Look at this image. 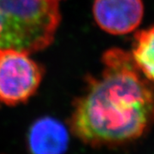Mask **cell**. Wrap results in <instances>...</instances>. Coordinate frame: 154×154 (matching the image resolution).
<instances>
[{"label":"cell","mask_w":154,"mask_h":154,"mask_svg":"<svg viewBox=\"0 0 154 154\" xmlns=\"http://www.w3.org/2000/svg\"><path fill=\"white\" fill-rule=\"evenodd\" d=\"M56 1H57V0H56Z\"/></svg>","instance_id":"52a82bcc"},{"label":"cell","mask_w":154,"mask_h":154,"mask_svg":"<svg viewBox=\"0 0 154 154\" xmlns=\"http://www.w3.org/2000/svg\"><path fill=\"white\" fill-rule=\"evenodd\" d=\"M31 154H63L69 144L65 126L52 117H42L31 126L28 135Z\"/></svg>","instance_id":"5b68a950"},{"label":"cell","mask_w":154,"mask_h":154,"mask_svg":"<svg viewBox=\"0 0 154 154\" xmlns=\"http://www.w3.org/2000/svg\"><path fill=\"white\" fill-rule=\"evenodd\" d=\"M102 62L100 76L88 79L69 119L71 132L94 147L135 140L154 124V86L139 70L131 53L112 48Z\"/></svg>","instance_id":"6da1fadb"},{"label":"cell","mask_w":154,"mask_h":154,"mask_svg":"<svg viewBox=\"0 0 154 154\" xmlns=\"http://www.w3.org/2000/svg\"><path fill=\"white\" fill-rule=\"evenodd\" d=\"M44 70L28 54L0 51V103H26L37 92Z\"/></svg>","instance_id":"3957f363"},{"label":"cell","mask_w":154,"mask_h":154,"mask_svg":"<svg viewBox=\"0 0 154 154\" xmlns=\"http://www.w3.org/2000/svg\"><path fill=\"white\" fill-rule=\"evenodd\" d=\"M94 20L106 33L122 35L134 31L142 22V0H94Z\"/></svg>","instance_id":"277c9868"},{"label":"cell","mask_w":154,"mask_h":154,"mask_svg":"<svg viewBox=\"0 0 154 154\" xmlns=\"http://www.w3.org/2000/svg\"><path fill=\"white\" fill-rule=\"evenodd\" d=\"M130 53L139 70L154 86V25L135 33Z\"/></svg>","instance_id":"8992f818"},{"label":"cell","mask_w":154,"mask_h":154,"mask_svg":"<svg viewBox=\"0 0 154 154\" xmlns=\"http://www.w3.org/2000/svg\"><path fill=\"white\" fill-rule=\"evenodd\" d=\"M60 22L56 0H0V51L30 55L45 49Z\"/></svg>","instance_id":"7a4b0ae2"}]
</instances>
